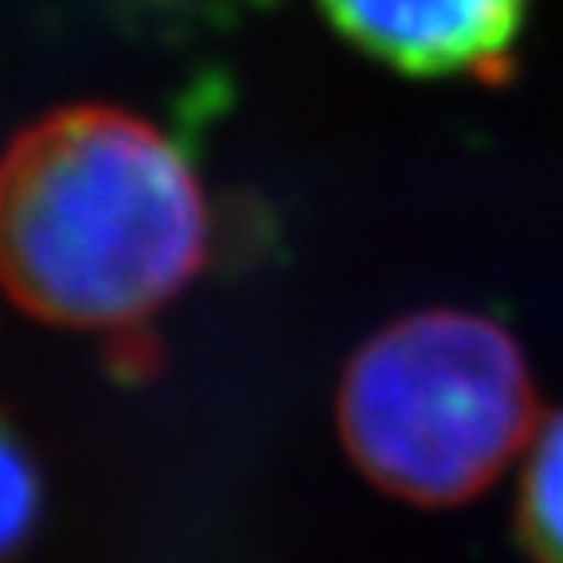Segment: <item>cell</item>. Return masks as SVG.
I'll use <instances>...</instances> for the list:
<instances>
[{
    "mask_svg": "<svg viewBox=\"0 0 563 563\" xmlns=\"http://www.w3.org/2000/svg\"><path fill=\"white\" fill-rule=\"evenodd\" d=\"M208 258V200L150 118L59 106L12 137L0 173V274L27 317L130 329Z\"/></svg>",
    "mask_w": 563,
    "mask_h": 563,
    "instance_id": "cell-1",
    "label": "cell"
},
{
    "mask_svg": "<svg viewBox=\"0 0 563 563\" xmlns=\"http://www.w3.org/2000/svg\"><path fill=\"white\" fill-rule=\"evenodd\" d=\"M520 344L497 321L427 309L379 329L349 361L336 422L372 485L411 505H462L537 431Z\"/></svg>",
    "mask_w": 563,
    "mask_h": 563,
    "instance_id": "cell-2",
    "label": "cell"
},
{
    "mask_svg": "<svg viewBox=\"0 0 563 563\" xmlns=\"http://www.w3.org/2000/svg\"><path fill=\"white\" fill-rule=\"evenodd\" d=\"M364 55L419 79H501L528 0H317Z\"/></svg>",
    "mask_w": 563,
    "mask_h": 563,
    "instance_id": "cell-3",
    "label": "cell"
},
{
    "mask_svg": "<svg viewBox=\"0 0 563 563\" xmlns=\"http://www.w3.org/2000/svg\"><path fill=\"white\" fill-rule=\"evenodd\" d=\"M520 537L540 563H563V411L540 427L520 482Z\"/></svg>",
    "mask_w": 563,
    "mask_h": 563,
    "instance_id": "cell-4",
    "label": "cell"
},
{
    "mask_svg": "<svg viewBox=\"0 0 563 563\" xmlns=\"http://www.w3.org/2000/svg\"><path fill=\"white\" fill-rule=\"evenodd\" d=\"M35 505H40V493H35V466H27V457L20 454L16 434L4 439V552L16 555L20 540L32 532Z\"/></svg>",
    "mask_w": 563,
    "mask_h": 563,
    "instance_id": "cell-5",
    "label": "cell"
}]
</instances>
